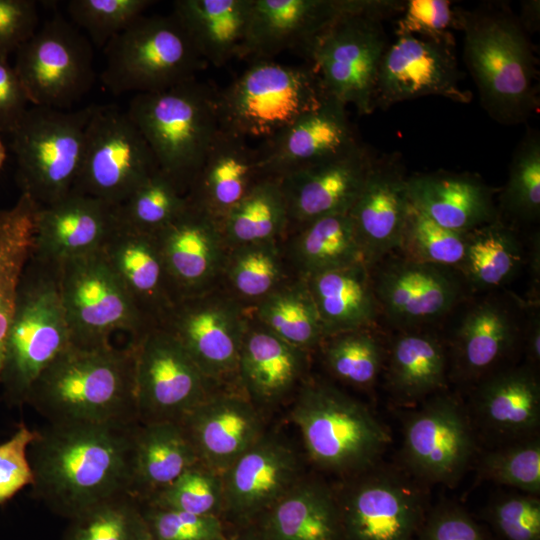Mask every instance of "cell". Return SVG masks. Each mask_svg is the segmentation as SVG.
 I'll return each mask as SVG.
<instances>
[{
  "instance_id": "6da1fadb",
  "label": "cell",
  "mask_w": 540,
  "mask_h": 540,
  "mask_svg": "<svg viewBox=\"0 0 540 540\" xmlns=\"http://www.w3.org/2000/svg\"><path fill=\"white\" fill-rule=\"evenodd\" d=\"M138 422L48 424L28 448L33 496L68 520L128 494Z\"/></svg>"
},
{
  "instance_id": "7a4b0ae2",
  "label": "cell",
  "mask_w": 540,
  "mask_h": 540,
  "mask_svg": "<svg viewBox=\"0 0 540 540\" xmlns=\"http://www.w3.org/2000/svg\"><path fill=\"white\" fill-rule=\"evenodd\" d=\"M25 404L48 424L138 422L132 343L70 345L33 383Z\"/></svg>"
},
{
  "instance_id": "3957f363",
  "label": "cell",
  "mask_w": 540,
  "mask_h": 540,
  "mask_svg": "<svg viewBox=\"0 0 540 540\" xmlns=\"http://www.w3.org/2000/svg\"><path fill=\"white\" fill-rule=\"evenodd\" d=\"M456 12V11H455ZM463 56L491 117L504 124L527 119L538 107L536 63L522 24L510 12H456Z\"/></svg>"
},
{
  "instance_id": "277c9868",
  "label": "cell",
  "mask_w": 540,
  "mask_h": 540,
  "mask_svg": "<svg viewBox=\"0 0 540 540\" xmlns=\"http://www.w3.org/2000/svg\"><path fill=\"white\" fill-rule=\"evenodd\" d=\"M126 112L159 170L186 195L220 130L217 92L193 78L161 91L135 94Z\"/></svg>"
},
{
  "instance_id": "5b68a950",
  "label": "cell",
  "mask_w": 540,
  "mask_h": 540,
  "mask_svg": "<svg viewBox=\"0 0 540 540\" xmlns=\"http://www.w3.org/2000/svg\"><path fill=\"white\" fill-rule=\"evenodd\" d=\"M309 459L347 477L377 464L391 442L385 426L360 401L338 388L306 380L290 412Z\"/></svg>"
},
{
  "instance_id": "8992f818",
  "label": "cell",
  "mask_w": 540,
  "mask_h": 540,
  "mask_svg": "<svg viewBox=\"0 0 540 540\" xmlns=\"http://www.w3.org/2000/svg\"><path fill=\"white\" fill-rule=\"evenodd\" d=\"M71 345L59 289V266L30 256L17 289L0 385L10 406H23L42 372Z\"/></svg>"
},
{
  "instance_id": "52a82bcc",
  "label": "cell",
  "mask_w": 540,
  "mask_h": 540,
  "mask_svg": "<svg viewBox=\"0 0 540 540\" xmlns=\"http://www.w3.org/2000/svg\"><path fill=\"white\" fill-rule=\"evenodd\" d=\"M328 98L313 66L255 60L217 92L220 128L245 139H270Z\"/></svg>"
},
{
  "instance_id": "ba28073f",
  "label": "cell",
  "mask_w": 540,
  "mask_h": 540,
  "mask_svg": "<svg viewBox=\"0 0 540 540\" xmlns=\"http://www.w3.org/2000/svg\"><path fill=\"white\" fill-rule=\"evenodd\" d=\"M101 73L114 95L161 91L195 78L206 62L171 13L140 16L104 47Z\"/></svg>"
},
{
  "instance_id": "9c48e42d",
  "label": "cell",
  "mask_w": 540,
  "mask_h": 540,
  "mask_svg": "<svg viewBox=\"0 0 540 540\" xmlns=\"http://www.w3.org/2000/svg\"><path fill=\"white\" fill-rule=\"evenodd\" d=\"M93 110L94 105L75 111L29 107L11 134L21 193L46 206L72 191Z\"/></svg>"
},
{
  "instance_id": "30bf717a",
  "label": "cell",
  "mask_w": 540,
  "mask_h": 540,
  "mask_svg": "<svg viewBox=\"0 0 540 540\" xmlns=\"http://www.w3.org/2000/svg\"><path fill=\"white\" fill-rule=\"evenodd\" d=\"M405 2L345 15L332 24L309 49L306 57L317 72L326 95L359 114L374 110L378 69L388 47L382 20L401 12Z\"/></svg>"
},
{
  "instance_id": "8fae6325",
  "label": "cell",
  "mask_w": 540,
  "mask_h": 540,
  "mask_svg": "<svg viewBox=\"0 0 540 540\" xmlns=\"http://www.w3.org/2000/svg\"><path fill=\"white\" fill-rule=\"evenodd\" d=\"M59 289L72 346L110 345L116 331L132 341L149 329L103 251L60 265Z\"/></svg>"
},
{
  "instance_id": "7c38bea8",
  "label": "cell",
  "mask_w": 540,
  "mask_h": 540,
  "mask_svg": "<svg viewBox=\"0 0 540 540\" xmlns=\"http://www.w3.org/2000/svg\"><path fill=\"white\" fill-rule=\"evenodd\" d=\"M14 69L34 106L66 110L95 81L90 39L56 14L17 51Z\"/></svg>"
},
{
  "instance_id": "4fadbf2b",
  "label": "cell",
  "mask_w": 540,
  "mask_h": 540,
  "mask_svg": "<svg viewBox=\"0 0 540 540\" xmlns=\"http://www.w3.org/2000/svg\"><path fill=\"white\" fill-rule=\"evenodd\" d=\"M158 169L148 143L127 112L94 105L72 190L117 206Z\"/></svg>"
},
{
  "instance_id": "5bb4252c",
  "label": "cell",
  "mask_w": 540,
  "mask_h": 540,
  "mask_svg": "<svg viewBox=\"0 0 540 540\" xmlns=\"http://www.w3.org/2000/svg\"><path fill=\"white\" fill-rule=\"evenodd\" d=\"M135 356L136 414L140 424L181 423L220 390L161 327L130 340Z\"/></svg>"
},
{
  "instance_id": "9a60e30c",
  "label": "cell",
  "mask_w": 540,
  "mask_h": 540,
  "mask_svg": "<svg viewBox=\"0 0 540 540\" xmlns=\"http://www.w3.org/2000/svg\"><path fill=\"white\" fill-rule=\"evenodd\" d=\"M250 310L220 286L180 299L158 326L171 334L201 372L220 389L237 379Z\"/></svg>"
},
{
  "instance_id": "2e32d148",
  "label": "cell",
  "mask_w": 540,
  "mask_h": 540,
  "mask_svg": "<svg viewBox=\"0 0 540 540\" xmlns=\"http://www.w3.org/2000/svg\"><path fill=\"white\" fill-rule=\"evenodd\" d=\"M348 479L335 492L341 540H415L426 515L418 488L376 465Z\"/></svg>"
},
{
  "instance_id": "e0dca14e",
  "label": "cell",
  "mask_w": 540,
  "mask_h": 540,
  "mask_svg": "<svg viewBox=\"0 0 540 540\" xmlns=\"http://www.w3.org/2000/svg\"><path fill=\"white\" fill-rule=\"evenodd\" d=\"M474 450L468 414L455 396L444 391L410 411L403 421V461L422 481L455 485Z\"/></svg>"
},
{
  "instance_id": "ac0fdd59",
  "label": "cell",
  "mask_w": 540,
  "mask_h": 540,
  "mask_svg": "<svg viewBox=\"0 0 540 540\" xmlns=\"http://www.w3.org/2000/svg\"><path fill=\"white\" fill-rule=\"evenodd\" d=\"M386 0H252L240 59L269 60L285 50L304 56L341 17L377 9Z\"/></svg>"
},
{
  "instance_id": "d6986e66",
  "label": "cell",
  "mask_w": 540,
  "mask_h": 540,
  "mask_svg": "<svg viewBox=\"0 0 540 540\" xmlns=\"http://www.w3.org/2000/svg\"><path fill=\"white\" fill-rule=\"evenodd\" d=\"M453 47L415 36H398L386 48L377 73L374 109L423 96L467 103Z\"/></svg>"
},
{
  "instance_id": "ffe728a7",
  "label": "cell",
  "mask_w": 540,
  "mask_h": 540,
  "mask_svg": "<svg viewBox=\"0 0 540 540\" xmlns=\"http://www.w3.org/2000/svg\"><path fill=\"white\" fill-rule=\"evenodd\" d=\"M302 477L294 448L265 433L222 474L223 514L240 526L252 524Z\"/></svg>"
},
{
  "instance_id": "44dd1931",
  "label": "cell",
  "mask_w": 540,
  "mask_h": 540,
  "mask_svg": "<svg viewBox=\"0 0 540 540\" xmlns=\"http://www.w3.org/2000/svg\"><path fill=\"white\" fill-rule=\"evenodd\" d=\"M154 236L179 299L219 287L228 246L217 219L188 201L187 207Z\"/></svg>"
},
{
  "instance_id": "7402d4cb",
  "label": "cell",
  "mask_w": 540,
  "mask_h": 540,
  "mask_svg": "<svg viewBox=\"0 0 540 540\" xmlns=\"http://www.w3.org/2000/svg\"><path fill=\"white\" fill-rule=\"evenodd\" d=\"M118 226L116 206L72 190L39 207L31 257L60 266L101 252Z\"/></svg>"
},
{
  "instance_id": "603a6c76",
  "label": "cell",
  "mask_w": 540,
  "mask_h": 540,
  "mask_svg": "<svg viewBox=\"0 0 540 540\" xmlns=\"http://www.w3.org/2000/svg\"><path fill=\"white\" fill-rule=\"evenodd\" d=\"M346 106L328 97L257 147L264 177L282 178L341 155L357 145Z\"/></svg>"
},
{
  "instance_id": "cb8c5ba5",
  "label": "cell",
  "mask_w": 540,
  "mask_h": 540,
  "mask_svg": "<svg viewBox=\"0 0 540 540\" xmlns=\"http://www.w3.org/2000/svg\"><path fill=\"white\" fill-rule=\"evenodd\" d=\"M373 160L360 143L341 155L279 178L288 209L289 231L317 218L348 213Z\"/></svg>"
},
{
  "instance_id": "d4e9b609",
  "label": "cell",
  "mask_w": 540,
  "mask_h": 540,
  "mask_svg": "<svg viewBox=\"0 0 540 540\" xmlns=\"http://www.w3.org/2000/svg\"><path fill=\"white\" fill-rule=\"evenodd\" d=\"M180 424L199 462L221 475L266 433L259 409L244 394L222 390Z\"/></svg>"
},
{
  "instance_id": "484cf974",
  "label": "cell",
  "mask_w": 540,
  "mask_h": 540,
  "mask_svg": "<svg viewBox=\"0 0 540 540\" xmlns=\"http://www.w3.org/2000/svg\"><path fill=\"white\" fill-rule=\"evenodd\" d=\"M399 162L375 159L360 194L348 212L364 255L372 266L400 248L411 203Z\"/></svg>"
},
{
  "instance_id": "4316f807",
  "label": "cell",
  "mask_w": 540,
  "mask_h": 540,
  "mask_svg": "<svg viewBox=\"0 0 540 540\" xmlns=\"http://www.w3.org/2000/svg\"><path fill=\"white\" fill-rule=\"evenodd\" d=\"M379 309L401 326L434 321L460 297V287L446 268L410 259L394 260L372 278Z\"/></svg>"
},
{
  "instance_id": "83f0119b",
  "label": "cell",
  "mask_w": 540,
  "mask_h": 540,
  "mask_svg": "<svg viewBox=\"0 0 540 540\" xmlns=\"http://www.w3.org/2000/svg\"><path fill=\"white\" fill-rule=\"evenodd\" d=\"M103 253L146 325L160 326L180 299L155 236L119 224Z\"/></svg>"
},
{
  "instance_id": "f1b7e54d",
  "label": "cell",
  "mask_w": 540,
  "mask_h": 540,
  "mask_svg": "<svg viewBox=\"0 0 540 540\" xmlns=\"http://www.w3.org/2000/svg\"><path fill=\"white\" fill-rule=\"evenodd\" d=\"M307 352L273 334L250 313L237 368L243 394L257 408L280 403L303 383Z\"/></svg>"
},
{
  "instance_id": "f546056e",
  "label": "cell",
  "mask_w": 540,
  "mask_h": 540,
  "mask_svg": "<svg viewBox=\"0 0 540 540\" xmlns=\"http://www.w3.org/2000/svg\"><path fill=\"white\" fill-rule=\"evenodd\" d=\"M263 178L258 148L220 128L186 197L220 221Z\"/></svg>"
},
{
  "instance_id": "4dcf8cb0",
  "label": "cell",
  "mask_w": 540,
  "mask_h": 540,
  "mask_svg": "<svg viewBox=\"0 0 540 540\" xmlns=\"http://www.w3.org/2000/svg\"><path fill=\"white\" fill-rule=\"evenodd\" d=\"M411 205L436 224L468 233L498 218L494 190L479 177L436 171L407 178Z\"/></svg>"
},
{
  "instance_id": "1f68e13d",
  "label": "cell",
  "mask_w": 540,
  "mask_h": 540,
  "mask_svg": "<svg viewBox=\"0 0 540 540\" xmlns=\"http://www.w3.org/2000/svg\"><path fill=\"white\" fill-rule=\"evenodd\" d=\"M252 524L265 540H341L335 492L304 476Z\"/></svg>"
},
{
  "instance_id": "d6a6232c",
  "label": "cell",
  "mask_w": 540,
  "mask_h": 540,
  "mask_svg": "<svg viewBox=\"0 0 540 540\" xmlns=\"http://www.w3.org/2000/svg\"><path fill=\"white\" fill-rule=\"evenodd\" d=\"M198 462L180 423H139L128 495L139 504H145Z\"/></svg>"
},
{
  "instance_id": "836d02e7",
  "label": "cell",
  "mask_w": 540,
  "mask_h": 540,
  "mask_svg": "<svg viewBox=\"0 0 540 540\" xmlns=\"http://www.w3.org/2000/svg\"><path fill=\"white\" fill-rule=\"evenodd\" d=\"M474 411L493 434L531 437L540 423V385L534 370L510 368L485 378L476 391Z\"/></svg>"
},
{
  "instance_id": "e575fe53",
  "label": "cell",
  "mask_w": 540,
  "mask_h": 540,
  "mask_svg": "<svg viewBox=\"0 0 540 540\" xmlns=\"http://www.w3.org/2000/svg\"><path fill=\"white\" fill-rule=\"evenodd\" d=\"M305 280L326 338L369 328L376 320L379 307L365 262L325 270Z\"/></svg>"
},
{
  "instance_id": "d590c367",
  "label": "cell",
  "mask_w": 540,
  "mask_h": 540,
  "mask_svg": "<svg viewBox=\"0 0 540 540\" xmlns=\"http://www.w3.org/2000/svg\"><path fill=\"white\" fill-rule=\"evenodd\" d=\"M252 0H177L173 14L206 63L223 66L240 58Z\"/></svg>"
},
{
  "instance_id": "8d00e7d4",
  "label": "cell",
  "mask_w": 540,
  "mask_h": 540,
  "mask_svg": "<svg viewBox=\"0 0 540 540\" xmlns=\"http://www.w3.org/2000/svg\"><path fill=\"white\" fill-rule=\"evenodd\" d=\"M517 327L500 303L484 300L463 316L453 341V367L464 380L482 377L513 348Z\"/></svg>"
},
{
  "instance_id": "74e56055",
  "label": "cell",
  "mask_w": 540,
  "mask_h": 540,
  "mask_svg": "<svg viewBox=\"0 0 540 540\" xmlns=\"http://www.w3.org/2000/svg\"><path fill=\"white\" fill-rule=\"evenodd\" d=\"M283 247L292 273L304 279L365 262L348 213L317 218L292 229L283 239Z\"/></svg>"
},
{
  "instance_id": "f35d334b",
  "label": "cell",
  "mask_w": 540,
  "mask_h": 540,
  "mask_svg": "<svg viewBox=\"0 0 540 540\" xmlns=\"http://www.w3.org/2000/svg\"><path fill=\"white\" fill-rule=\"evenodd\" d=\"M447 355L441 341L424 332H407L393 341L387 364V384L402 403H416L443 392Z\"/></svg>"
},
{
  "instance_id": "ab89813d",
  "label": "cell",
  "mask_w": 540,
  "mask_h": 540,
  "mask_svg": "<svg viewBox=\"0 0 540 540\" xmlns=\"http://www.w3.org/2000/svg\"><path fill=\"white\" fill-rule=\"evenodd\" d=\"M39 207L21 193L13 206L0 210V376L18 285L32 252Z\"/></svg>"
},
{
  "instance_id": "60d3db41",
  "label": "cell",
  "mask_w": 540,
  "mask_h": 540,
  "mask_svg": "<svg viewBox=\"0 0 540 540\" xmlns=\"http://www.w3.org/2000/svg\"><path fill=\"white\" fill-rule=\"evenodd\" d=\"M294 276L283 240L228 248L219 286L249 310Z\"/></svg>"
},
{
  "instance_id": "b9f144b4",
  "label": "cell",
  "mask_w": 540,
  "mask_h": 540,
  "mask_svg": "<svg viewBox=\"0 0 540 540\" xmlns=\"http://www.w3.org/2000/svg\"><path fill=\"white\" fill-rule=\"evenodd\" d=\"M252 317L287 343L309 351L325 340L304 278L292 276L250 309Z\"/></svg>"
},
{
  "instance_id": "7bdbcfd3",
  "label": "cell",
  "mask_w": 540,
  "mask_h": 540,
  "mask_svg": "<svg viewBox=\"0 0 540 540\" xmlns=\"http://www.w3.org/2000/svg\"><path fill=\"white\" fill-rule=\"evenodd\" d=\"M219 224L228 248L283 240L289 231V216L280 180H259Z\"/></svg>"
},
{
  "instance_id": "ee69618b",
  "label": "cell",
  "mask_w": 540,
  "mask_h": 540,
  "mask_svg": "<svg viewBox=\"0 0 540 540\" xmlns=\"http://www.w3.org/2000/svg\"><path fill=\"white\" fill-rule=\"evenodd\" d=\"M521 261L517 236L499 218L467 233L461 268L475 286H500L512 277Z\"/></svg>"
},
{
  "instance_id": "f6af8a7d",
  "label": "cell",
  "mask_w": 540,
  "mask_h": 540,
  "mask_svg": "<svg viewBox=\"0 0 540 540\" xmlns=\"http://www.w3.org/2000/svg\"><path fill=\"white\" fill-rule=\"evenodd\" d=\"M187 205L186 195L158 169L117 205L116 210L120 225L154 235Z\"/></svg>"
},
{
  "instance_id": "bcb514c9",
  "label": "cell",
  "mask_w": 540,
  "mask_h": 540,
  "mask_svg": "<svg viewBox=\"0 0 540 540\" xmlns=\"http://www.w3.org/2000/svg\"><path fill=\"white\" fill-rule=\"evenodd\" d=\"M322 344L324 362L334 377L359 388L375 383L382 369L384 350L369 328L329 336Z\"/></svg>"
},
{
  "instance_id": "7dc6e473",
  "label": "cell",
  "mask_w": 540,
  "mask_h": 540,
  "mask_svg": "<svg viewBox=\"0 0 540 540\" xmlns=\"http://www.w3.org/2000/svg\"><path fill=\"white\" fill-rule=\"evenodd\" d=\"M63 540H150V536L139 503L124 494L70 519Z\"/></svg>"
},
{
  "instance_id": "c3c4849f",
  "label": "cell",
  "mask_w": 540,
  "mask_h": 540,
  "mask_svg": "<svg viewBox=\"0 0 540 540\" xmlns=\"http://www.w3.org/2000/svg\"><path fill=\"white\" fill-rule=\"evenodd\" d=\"M500 207L522 221L538 220L540 215V137L529 130L516 148L509 175L500 195Z\"/></svg>"
},
{
  "instance_id": "681fc988",
  "label": "cell",
  "mask_w": 540,
  "mask_h": 540,
  "mask_svg": "<svg viewBox=\"0 0 540 540\" xmlns=\"http://www.w3.org/2000/svg\"><path fill=\"white\" fill-rule=\"evenodd\" d=\"M466 245L467 233L446 229L411 205L400 245L405 258L442 268L461 267Z\"/></svg>"
},
{
  "instance_id": "f907efd6",
  "label": "cell",
  "mask_w": 540,
  "mask_h": 540,
  "mask_svg": "<svg viewBox=\"0 0 540 540\" xmlns=\"http://www.w3.org/2000/svg\"><path fill=\"white\" fill-rule=\"evenodd\" d=\"M143 505L221 517L224 509L222 475L198 462Z\"/></svg>"
},
{
  "instance_id": "816d5d0a",
  "label": "cell",
  "mask_w": 540,
  "mask_h": 540,
  "mask_svg": "<svg viewBox=\"0 0 540 540\" xmlns=\"http://www.w3.org/2000/svg\"><path fill=\"white\" fill-rule=\"evenodd\" d=\"M482 478L508 485L527 494L540 493V441L528 437L487 452L480 462Z\"/></svg>"
},
{
  "instance_id": "f5cc1de1",
  "label": "cell",
  "mask_w": 540,
  "mask_h": 540,
  "mask_svg": "<svg viewBox=\"0 0 540 540\" xmlns=\"http://www.w3.org/2000/svg\"><path fill=\"white\" fill-rule=\"evenodd\" d=\"M151 0H70L72 23L84 29L90 40L104 48L150 7Z\"/></svg>"
},
{
  "instance_id": "db71d44e",
  "label": "cell",
  "mask_w": 540,
  "mask_h": 540,
  "mask_svg": "<svg viewBox=\"0 0 540 540\" xmlns=\"http://www.w3.org/2000/svg\"><path fill=\"white\" fill-rule=\"evenodd\" d=\"M139 505L150 540H228L220 516Z\"/></svg>"
},
{
  "instance_id": "11a10c76",
  "label": "cell",
  "mask_w": 540,
  "mask_h": 540,
  "mask_svg": "<svg viewBox=\"0 0 540 540\" xmlns=\"http://www.w3.org/2000/svg\"><path fill=\"white\" fill-rule=\"evenodd\" d=\"M397 21L396 36H421L422 39L454 47L451 32L457 27L456 12L448 0H409ZM419 37V38H421Z\"/></svg>"
},
{
  "instance_id": "9f6ffc18",
  "label": "cell",
  "mask_w": 540,
  "mask_h": 540,
  "mask_svg": "<svg viewBox=\"0 0 540 540\" xmlns=\"http://www.w3.org/2000/svg\"><path fill=\"white\" fill-rule=\"evenodd\" d=\"M486 520L504 540H540V500L536 495H510L491 502Z\"/></svg>"
},
{
  "instance_id": "6f0895ef",
  "label": "cell",
  "mask_w": 540,
  "mask_h": 540,
  "mask_svg": "<svg viewBox=\"0 0 540 540\" xmlns=\"http://www.w3.org/2000/svg\"><path fill=\"white\" fill-rule=\"evenodd\" d=\"M36 433L21 423L11 438L0 444V504L33 484L28 448Z\"/></svg>"
},
{
  "instance_id": "680465c9",
  "label": "cell",
  "mask_w": 540,
  "mask_h": 540,
  "mask_svg": "<svg viewBox=\"0 0 540 540\" xmlns=\"http://www.w3.org/2000/svg\"><path fill=\"white\" fill-rule=\"evenodd\" d=\"M415 540H491L480 524L455 503H440L426 513Z\"/></svg>"
},
{
  "instance_id": "91938a15",
  "label": "cell",
  "mask_w": 540,
  "mask_h": 540,
  "mask_svg": "<svg viewBox=\"0 0 540 540\" xmlns=\"http://www.w3.org/2000/svg\"><path fill=\"white\" fill-rule=\"evenodd\" d=\"M38 21L34 0H0V56L16 53L36 32Z\"/></svg>"
},
{
  "instance_id": "94428289",
  "label": "cell",
  "mask_w": 540,
  "mask_h": 540,
  "mask_svg": "<svg viewBox=\"0 0 540 540\" xmlns=\"http://www.w3.org/2000/svg\"><path fill=\"white\" fill-rule=\"evenodd\" d=\"M29 99L8 58L0 56V133L12 134L29 109Z\"/></svg>"
},
{
  "instance_id": "6125c7cd",
  "label": "cell",
  "mask_w": 540,
  "mask_h": 540,
  "mask_svg": "<svg viewBox=\"0 0 540 540\" xmlns=\"http://www.w3.org/2000/svg\"><path fill=\"white\" fill-rule=\"evenodd\" d=\"M526 352L532 364L540 360V322L539 315H535L530 322L526 338Z\"/></svg>"
},
{
  "instance_id": "be15d7a7",
  "label": "cell",
  "mask_w": 540,
  "mask_h": 540,
  "mask_svg": "<svg viewBox=\"0 0 540 540\" xmlns=\"http://www.w3.org/2000/svg\"><path fill=\"white\" fill-rule=\"evenodd\" d=\"M228 540H265L257 528L253 524L241 526L232 538Z\"/></svg>"
},
{
  "instance_id": "e7e4bbea",
  "label": "cell",
  "mask_w": 540,
  "mask_h": 540,
  "mask_svg": "<svg viewBox=\"0 0 540 540\" xmlns=\"http://www.w3.org/2000/svg\"><path fill=\"white\" fill-rule=\"evenodd\" d=\"M5 160H6V148H5V145H4V143L2 142V140L0 138V169L4 165Z\"/></svg>"
}]
</instances>
